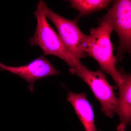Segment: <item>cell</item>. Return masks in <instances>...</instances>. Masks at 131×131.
I'll return each instance as SVG.
<instances>
[{"label": "cell", "mask_w": 131, "mask_h": 131, "mask_svg": "<svg viewBox=\"0 0 131 131\" xmlns=\"http://www.w3.org/2000/svg\"><path fill=\"white\" fill-rule=\"evenodd\" d=\"M113 31L110 22L102 17L100 26L86 35L85 52L98 62L101 68L110 75L118 86L122 82L121 74L115 66L116 60L113 53L110 35Z\"/></svg>", "instance_id": "obj_1"}, {"label": "cell", "mask_w": 131, "mask_h": 131, "mask_svg": "<svg viewBox=\"0 0 131 131\" xmlns=\"http://www.w3.org/2000/svg\"><path fill=\"white\" fill-rule=\"evenodd\" d=\"M67 100L73 106L85 131H97L93 108L87 100L86 93L75 94L69 91Z\"/></svg>", "instance_id": "obj_8"}, {"label": "cell", "mask_w": 131, "mask_h": 131, "mask_svg": "<svg viewBox=\"0 0 131 131\" xmlns=\"http://www.w3.org/2000/svg\"><path fill=\"white\" fill-rule=\"evenodd\" d=\"M37 20L34 35L29 39L31 46L38 45L45 55H51L63 60L70 68L80 67L82 64L80 60L73 56L66 49L59 36L49 25L42 7V1L37 5V9L34 13Z\"/></svg>", "instance_id": "obj_2"}, {"label": "cell", "mask_w": 131, "mask_h": 131, "mask_svg": "<svg viewBox=\"0 0 131 131\" xmlns=\"http://www.w3.org/2000/svg\"><path fill=\"white\" fill-rule=\"evenodd\" d=\"M110 22L113 30L119 38L117 56L121 58L125 52H130L131 46V1H114L112 7L103 17Z\"/></svg>", "instance_id": "obj_5"}, {"label": "cell", "mask_w": 131, "mask_h": 131, "mask_svg": "<svg viewBox=\"0 0 131 131\" xmlns=\"http://www.w3.org/2000/svg\"><path fill=\"white\" fill-rule=\"evenodd\" d=\"M42 7L46 18L55 25L59 37L68 51L78 60L85 56L86 35L78 26V19L71 20L64 18L53 12L42 1Z\"/></svg>", "instance_id": "obj_4"}, {"label": "cell", "mask_w": 131, "mask_h": 131, "mask_svg": "<svg viewBox=\"0 0 131 131\" xmlns=\"http://www.w3.org/2000/svg\"><path fill=\"white\" fill-rule=\"evenodd\" d=\"M69 73L81 78L91 89L100 102L101 110L106 116L112 118L117 109V98L113 88L108 83L106 76L101 71H93L85 66L70 68Z\"/></svg>", "instance_id": "obj_3"}, {"label": "cell", "mask_w": 131, "mask_h": 131, "mask_svg": "<svg viewBox=\"0 0 131 131\" xmlns=\"http://www.w3.org/2000/svg\"><path fill=\"white\" fill-rule=\"evenodd\" d=\"M0 70L7 71L24 79L29 83L28 88L31 93L33 92L34 82L38 79L61 73L42 55L35 59L28 64L18 67H11L0 62Z\"/></svg>", "instance_id": "obj_6"}, {"label": "cell", "mask_w": 131, "mask_h": 131, "mask_svg": "<svg viewBox=\"0 0 131 131\" xmlns=\"http://www.w3.org/2000/svg\"><path fill=\"white\" fill-rule=\"evenodd\" d=\"M109 0H71L72 6L80 12L81 16H87L94 12L106 8L111 3Z\"/></svg>", "instance_id": "obj_9"}, {"label": "cell", "mask_w": 131, "mask_h": 131, "mask_svg": "<svg viewBox=\"0 0 131 131\" xmlns=\"http://www.w3.org/2000/svg\"><path fill=\"white\" fill-rule=\"evenodd\" d=\"M122 82L118 87L119 96L117 98L116 113L119 117L120 123L117 131H125L131 119V76L125 73L122 69L119 70Z\"/></svg>", "instance_id": "obj_7"}]
</instances>
